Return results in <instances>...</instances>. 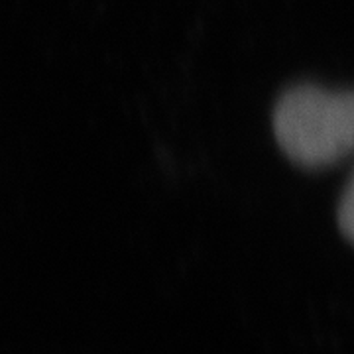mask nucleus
Returning <instances> with one entry per match:
<instances>
[{
  "mask_svg": "<svg viewBox=\"0 0 354 354\" xmlns=\"http://www.w3.org/2000/svg\"><path fill=\"white\" fill-rule=\"evenodd\" d=\"M339 227L342 234L346 236V241L354 244V176L344 187L342 199L339 203Z\"/></svg>",
  "mask_w": 354,
  "mask_h": 354,
  "instance_id": "f03ea898",
  "label": "nucleus"
},
{
  "mask_svg": "<svg viewBox=\"0 0 354 354\" xmlns=\"http://www.w3.org/2000/svg\"><path fill=\"white\" fill-rule=\"evenodd\" d=\"M274 134L291 162L337 164L354 150V93L297 85L274 109Z\"/></svg>",
  "mask_w": 354,
  "mask_h": 354,
  "instance_id": "f257e3e1",
  "label": "nucleus"
}]
</instances>
